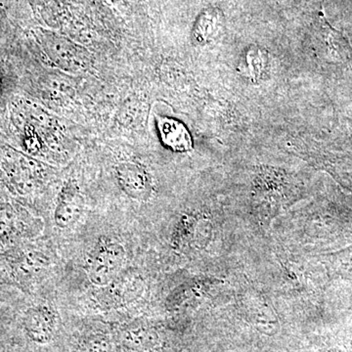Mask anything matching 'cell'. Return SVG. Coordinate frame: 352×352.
Instances as JSON below:
<instances>
[{"instance_id":"cell-1","label":"cell","mask_w":352,"mask_h":352,"mask_svg":"<svg viewBox=\"0 0 352 352\" xmlns=\"http://www.w3.org/2000/svg\"><path fill=\"white\" fill-rule=\"evenodd\" d=\"M126 251L115 241L100 242L90 254L87 263L88 279L94 286H107L124 270Z\"/></svg>"},{"instance_id":"cell-2","label":"cell","mask_w":352,"mask_h":352,"mask_svg":"<svg viewBox=\"0 0 352 352\" xmlns=\"http://www.w3.org/2000/svg\"><path fill=\"white\" fill-rule=\"evenodd\" d=\"M46 54L59 68L72 73L87 71L91 57L87 50L57 34H47L43 41Z\"/></svg>"},{"instance_id":"cell-3","label":"cell","mask_w":352,"mask_h":352,"mask_svg":"<svg viewBox=\"0 0 352 352\" xmlns=\"http://www.w3.org/2000/svg\"><path fill=\"white\" fill-rule=\"evenodd\" d=\"M116 176L120 188L129 198L138 201H146L151 198V175L142 164L134 162L120 163L116 168Z\"/></svg>"},{"instance_id":"cell-4","label":"cell","mask_w":352,"mask_h":352,"mask_svg":"<svg viewBox=\"0 0 352 352\" xmlns=\"http://www.w3.org/2000/svg\"><path fill=\"white\" fill-rule=\"evenodd\" d=\"M25 333L36 344H46L54 338L57 316L54 310L45 305L30 307L23 318Z\"/></svg>"},{"instance_id":"cell-5","label":"cell","mask_w":352,"mask_h":352,"mask_svg":"<svg viewBox=\"0 0 352 352\" xmlns=\"http://www.w3.org/2000/svg\"><path fill=\"white\" fill-rule=\"evenodd\" d=\"M85 201L80 187L73 180L65 183L58 195L54 210V222L61 229L69 228L80 220Z\"/></svg>"},{"instance_id":"cell-6","label":"cell","mask_w":352,"mask_h":352,"mask_svg":"<svg viewBox=\"0 0 352 352\" xmlns=\"http://www.w3.org/2000/svg\"><path fill=\"white\" fill-rule=\"evenodd\" d=\"M140 285V280L133 271L124 270L107 286L101 287L97 300L109 305H124L139 295Z\"/></svg>"},{"instance_id":"cell-7","label":"cell","mask_w":352,"mask_h":352,"mask_svg":"<svg viewBox=\"0 0 352 352\" xmlns=\"http://www.w3.org/2000/svg\"><path fill=\"white\" fill-rule=\"evenodd\" d=\"M157 129L162 143L171 151L184 153L193 148L191 134L179 120L159 117L157 119Z\"/></svg>"},{"instance_id":"cell-8","label":"cell","mask_w":352,"mask_h":352,"mask_svg":"<svg viewBox=\"0 0 352 352\" xmlns=\"http://www.w3.org/2000/svg\"><path fill=\"white\" fill-rule=\"evenodd\" d=\"M221 14L215 9L203 11L192 30V43L194 45L204 46L212 43L221 31Z\"/></svg>"},{"instance_id":"cell-9","label":"cell","mask_w":352,"mask_h":352,"mask_svg":"<svg viewBox=\"0 0 352 352\" xmlns=\"http://www.w3.org/2000/svg\"><path fill=\"white\" fill-rule=\"evenodd\" d=\"M268 67V55L258 46H251L244 53L240 71L252 82H259L266 75Z\"/></svg>"},{"instance_id":"cell-10","label":"cell","mask_w":352,"mask_h":352,"mask_svg":"<svg viewBox=\"0 0 352 352\" xmlns=\"http://www.w3.org/2000/svg\"><path fill=\"white\" fill-rule=\"evenodd\" d=\"M15 210L10 203L0 200V240H6L13 235L16 230Z\"/></svg>"},{"instance_id":"cell-11","label":"cell","mask_w":352,"mask_h":352,"mask_svg":"<svg viewBox=\"0 0 352 352\" xmlns=\"http://www.w3.org/2000/svg\"><path fill=\"white\" fill-rule=\"evenodd\" d=\"M112 342L107 336L95 335L85 342L82 352H112Z\"/></svg>"}]
</instances>
